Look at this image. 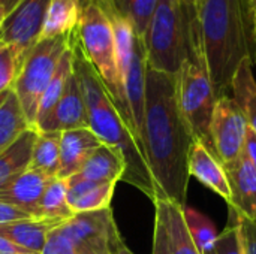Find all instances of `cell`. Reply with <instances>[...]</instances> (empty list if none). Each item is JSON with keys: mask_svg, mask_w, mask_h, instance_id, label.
Wrapping results in <instances>:
<instances>
[{"mask_svg": "<svg viewBox=\"0 0 256 254\" xmlns=\"http://www.w3.org/2000/svg\"><path fill=\"white\" fill-rule=\"evenodd\" d=\"M28 219H34V217L14 205L0 202V226L14 223V222H20V220H28Z\"/></svg>", "mask_w": 256, "mask_h": 254, "instance_id": "obj_34", "label": "cell"}, {"mask_svg": "<svg viewBox=\"0 0 256 254\" xmlns=\"http://www.w3.org/2000/svg\"><path fill=\"white\" fill-rule=\"evenodd\" d=\"M6 15H8V12H6V9L3 7V4L0 3V27H2V24H3V21H4V18H6Z\"/></svg>", "mask_w": 256, "mask_h": 254, "instance_id": "obj_40", "label": "cell"}, {"mask_svg": "<svg viewBox=\"0 0 256 254\" xmlns=\"http://www.w3.org/2000/svg\"><path fill=\"white\" fill-rule=\"evenodd\" d=\"M152 254H170L165 234L162 229V225L154 220V234H153V252Z\"/></svg>", "mask_w": 256, "mask_h": 254, "instance_id": "obj_35", "label": "cell"}, {"mask_svg": "<svg viewBox=\"0 0 256 254\" xmlns=\"http://www.w3.org/2000/svg\"><path fill=\"white\" fill-rule=\"evenodd\" d=\"M72 216L74 213L68 205V181L56 177L48 183L42 195L36 219L63 223Z\"/></svg>", "mask_w": 256, "mask_h": 254, "instance_id": "obj_26", "label": "cell"}, {"mask_svg": "<svg viewBox=\"0 0 256 254\" xmlns=\"http://www.w3.org/2000/svg\"><path fill=\"white\" fill-rule=\"evenodd\" d=\"M70 39L72 34L68 37L39 40L26 57L21 70L10 88L15 93L28 124L34 129L40 99L58 66L62 55L69 48Z\"/></svg>", "mask_w": 256, "mask_h": 254, "instance_id": "obj_7", "label": "cell"}, {"mask_svg": "<svg viewBox=\"0 0 256 254\" xmlns=\"http://www.w3.org/2000/svg\"><path fill=\"white\" fill-rule=\"evenodd\" d=\"M74 73V51L72 46L69 45V48L64 51V54L62 55L58 66L40 99L39 108H38V115H36V126L51 112V109L56 106V103L58 102V99L62 97L66 84L70 78V75Z\"/></svg>", "mask_w": 256, "mask_h": 254, "instance_id": "obj_27", "label": "cell"}, {"mask_svg": "<svg viewBox=\"0 0 256 254\" xmlns=\"http://www.w3.org/2000/svg\"><path fill=\"white\" fill-rule=\"evenodd\" d=\"M248 130L246 117L236 100L228 94L220 96L213 111L210 136L214 154L224 168L234 165L244 153Z\"/></svg>", "mask_w": 256, "mask_h": 254, "instance_id": "obj_8", "label": "cell"}, {"mask_svg": "<svg viewBox=\"0 0 256 254\" xmlns=\"http://www.w3.org/2000/svg\"><path fill=\"white\" fill-rule=\"evenodd\" d=\"M195 31L194 0H159L142 37L147 66L176 76L190 54Z\"/></svg>", "mask_w": 256, "mask_h": 254, "instance_id": "obj_4", "label": "cell"}, {"mask_svg": "<svg viewBox=\"0 0 256 254\" xmlns=\"http://www.w3.org/2000/svg\"><path fill=\"white\" fill-rule=\"evenodd\" d=\"M126 172V160L120 150L102 144L93 151L81 171L68 178L69 183H118Z\"/></svg>", "mask_w": 256, "mask_h": 254, "instance_id": "obj_18", "label": "cell"}, {"mask_svg": "<svg viewBox=\"0 0 256 254\" xmlns=\"http://www.w3.org/2000/svg\"><path fill=\"white\" fill-rule=\"evenodd\" d=\"M22 0H0V3L3 4V7L6 9V12L9 13V12H12L20 3H21Z\"/></svg>", "mask_w": 256, "mask_h": 254, "instance_id": "obj_39", "label": "cell"}, {"mask_svg": "<svg viewBox=\"0 0 256 254\" xmlns=\"http://www.w3.org/2000/svg\"><path fill=\"white\" fill-rule=\"evenodd\" d=\"M40 254H76V250L72 241L56 228L50 232Z\"/></svg>", "mask_w": 256, "mask_h": 254, "instance_id": "obj_32", "label": "cell"}, {"mask_svg": "<svg viewBox=\"0 0 256 254\" xmlns=\"http://www.w3.org/2000/svg\"><path fill=\"white\" fill-rule=\"evenodd\" d=\"M38 136V129L30 127L14 144L0 153V189L30 168L32 151Z\"/></svg>", "mask_w": 256, "mask_h": 254, "instance_id": "obj_22", "label": "cell"}, {"mask_svg": "<svg viewBox=\"0 0 256 254\" xmlns=\"http://www.w3.org/2000/svg\"><path fill=\"white\" fill-rule=\"evenodd\" d=\"M0 254H36L12 241H9L8 238L0 237Z\"/></svg>", "mask_w": 256, "mask_h": 254, "instance_id": "obj_36", "label": "cell"}, {"mask_svg": "<svg viewBox=\"0 0 256 254\" xmlns=\"http://www.w3.org/2000/svg\"><path fill=\"white\" fill-rule=\"evenodd\" d=\"M111 10L124 18L138 37H144L159 0H102Z\"/></svg>", "mask_w": 256, "mask_h": 254, "instance_id": "obj_28", "label": "cell"}, {"mask_svg": "<svg viewBox=\"0 0 256 254\" xmlns=\"http://www.w3.org/2000/svg\"><path fill=\"white\" fill-rule=\"evenodd\" d=\"M117 183H69L68 205L74 214L108 210Z\"/></svg>", "mask_w": 256, "mask_h": 254, "instance_id": "obj_19", "label": "cell"}, {"mask_svg": "<svg viewBox=\"0 0 256 254\" xmlns=\"http://www.w3.org/2000/svg\"><path fill=\"white\" fill-rule=\"evenodd\" d=\"M112 254H135V253H132V252L129 250V247L123 243V240H122V238H118V240L116 241V244L112 246Z\"/></svg>", "mask_w": 256, "mask_h": 254, "instance_id": "obj_38", "label": "cell"}, {"mask_svg": "<svg viewBox=\"0 0 256 254\" xmlns=\"http://www.w3.org/2000/svg\"><path fill=\"white\" fill-rule=\"evenodd\" d=\"M62 223L42 220V219H28L20 220L0 226V237L8 238L9 241L33 252L40 254L50 232L58 228Z\"/></svg>", "mask_w": 256, "mask_h": 254, "instance_id": "obj_20", "label": "cell"}, {"mask_svg": "<svg viewBox=\"0 0 256 254\" xmlns=\"http://www.w3.org/2000/svg\"><path fill=\"white\" fill-rule=\"evenodd\" d=\"M60 132H39L33 145L30 169L44 174L48 178H56L60 168Z\"/></svg>", "mask_w": 256, "mask_h": 254, "instance_id": "obj_25", "label": "cell"}, {"mask_svg": "<svg viewBox=\"0 0 256 254\" xmlns=\"http://www.w3.org/2000/svg\"><path fill=\"white\" fill-rule=\"evenodd\" d=\"M194 1H195V0H194Z\"/></svg>", "mask_w": 256, "mask_h": 254, "instance_id": "obj_46", "label": "cell"}, {"mask_svg": "<svg viewBox=\"0 0 256 254\" xmlns=\"http://www.w3.org/2000/svg\"><path fill=\"white\" fill-rule=\"evenodd\" d=\"M88 127L86 99L75 72L70 75L66 88L51 112L36 126L39 132H68Z\"/></svg>", "mask_w": 256, "mask_h": 254, "instance_id": "obj_11", "label": "cell"}, {"mask_svg": "<svg viewBox=\"0 0 256 254\" xmlns=\"http://www.w3.org/2000/svg\"><path fill=\"white\" fill-rule=\"evenodd\" d=\"M176 76L178 105L183 115L186 117L196 141H201L214 153L210 136V124L218 96L210 78L202 43L200 39L198 22L190 46V54Z\"/></svg>", "mask_w": 256, "mask_h": 254, "instance_id": "obj_6", "label": "cell"}, {"mask_svg": "<svg viewBox=\"0 0 256 254\" xmlns=\"http://www.w3.org/2000/svg\"><path fill=\"white\" fill-rule=\"evenodd\" d=\"M80 1L81 18L75 33L76 42L84 57L104 84L105 90L111 96L117 109L132 129V120L124 96V87L117 64V51L111 19L100 0Z\"/></svg>", "mask_w": 256, "mask_h": 254, "instance_id": "obj_5", "label": "cell"}, {"mask_svg": "<svg viewBox=\"0 0 256 254\" xmlns=\"http://www.w3.org/2000/svg\"><path fill=\"white\" fill-rule=\"evenodd\" d=\"M48 3L50 0H22L0 27V43L14 46L22 63L40 40Z\"/></svg>", "mask_w": 256, "mask_h": 254, "instance_id": "obj_10", "label": "cell"}, {"mask_svg": "<svg viewBox=\"0 0 256 254\" xmlns=\"http://www.w3.org/2000/svg\"><path fill=\"white\" fill-rule=\"evenodd\" d=\"M30 127L15 93L12 90L6 91L0 102V153Z\"/></svg>", "mask_w": 256, "mask_h": 254, "instance_id": "obj_24", "label": "cell"}, {"mask_svg": "<svg viewBox=\"0 0 256 254\" xmlns=\"http://www.w3.org/2000/svg\"><path fill=\"white\" fill-rule=\"evenodd\" d=\"M216 254H244L237 214L230 208V222L214 243Z\"/></svg>", "mask_w": 256, "mask_h": 254, "instance_id": "obj_31", "label": "cell"}, {"mask_svg": "<svg viewBox=\"0 0 256 254\" xmlns=\"http://www.w3.org/2000/svg\"><path fill=\"white\" fill-rule=\"evenodd\" d=\"M231 90L232 99L246 117L249 129L254 130L256 135V79L252 70L250 57L243 60L238 66L231 82Z\"/></svg>", "mask_w": 256, "mask_h": 254, "instance_id": "obj_23", "label": "cell"}, {"mask_svg": "<svg viewBox=\"0 0 256 254\" xmlns=\"http://www.w3.org/2000/svg\"><path fill=\"white\" fill-rule=\"evenodd\" d=\"M252 1H255V3H256V0H252Z\"/></svg>", "mask_w": 256, "mask_h": 254, "instance_id": "obj_45", "label": "cell"}, {"mask_svg": "<svg viewBox=\"0 0 256 254\" xmlns=\"http://www.w3.org/2000/svg\"><path fill=\"white\" fill-rule=\"evenodd\" d=\"M75 33L70 39V46L74 51V72L80 81L86 99L88 129L99 138L102 144L122 151L126 160V172L122 181L134 186L154 202L158 199V192L142 148L130 126L126 123L111 96L105 90L99 76L84 57L76 42Z\"/></svg>", "mask_w": 256, "mask_h": 254, "instance_id": "obj_2", "label": "cell"}, {"mask_svg": "<svg viewBox=\"0 0 256 254\" xmlns=\"http://www.w3.org/2000/svg\"><path fill=\"white\" fill-rule=\"evenodd\" d=\"M238 225H240V234H242V243L244 254H256V222L238 217Z\"/></svg>", "mask_w": 256, "mask_h": 254, "instance_id": "obj_33", "label": "cell"}, {"mask_svg": "<svg viewBox=\"0 0 256 254\" xmlns=\"http://www.w3.org/2000/svg\"><path fill=\"white\" fill-rule=\"evenodd\" d=\"M195 141L178 105L177 76L147 66L141 147L158 199L186 207L190 178L189 154Z\"/></svg>", "mask_w": 256, "mask_h": 254, "instance_id": "obj_1", "label": "cell"}, {"mask_svg": "<svg viewBox=\"0 0 256 254\" xmlns=\"http://www.w3.org/2000/svg\"><path fill=\"white\" fill-rule=\"evenodd\" d=\"M51 180L52 178L28 168L8 186L0 189V202L14 205L36 219L42 195Z\"/></svg>", "mask_w": 256, "mask_h": 254, "instance_id": "obj_17", "label": "cell"}, {"mask_svg": "<svg viewBox=\"0 0 256 254\" xmlns=\"http://www.w3.org/2000/svg\"><path fill=\"white\" fill-rule=\"evenodd\" d=\"M22 60L10 45L0 43V94L9 91L21 70Z\"/></svg>", "mask_w": 256, "mask_h": 254, "instance_id": "obj_30", "label": "cell"}, {"mask_svg": "<svg viewBox=\"0 0 256 254\" xmlns=\"http://www.w3.org/2000/svg\"><path fill=\"white\" fill-rule=\"evenodd\" d=\"M4 94H6V93H3V94H0V102H2V99L4 97Z\"/></svg>", "mask_w": 256, "mask_h": 254, "instance_id": "obj_42", "label": "cell"}, {"mask_svg": "<svg viewBox=\"0 0 256 254\" xmlns=\"http://www.w3.org/2000/svg\"><path fill=\"white\" fill-rule=\"evenodd\" d=\"M196 22L219 99L231 88L242 61L250 57L243 0H204L196 4Z\"/></svg>", "mask_w": 256, "mask_h": 254, "instance_id": "obj_3", "label": "cell"}, {"mask_svg": "<svg viewBox=\"0 0 256 254\" xmlns=\"http://www.w3.org/2000/svg\"><path fill=\"white\" fill-rule=\"evenodd\" d=\"M146 76H147L146 49H144L142 39L136 36L130 63L123 75V87H124L128 109H129L130 120H132V129L140 145H141L144 106H146Z\"/></svg>", "mask_w": 256, "mask_h": 254, "instance_id": "obj_12", "label": "cell"}, {"mask_svg": "<svg viewBox=\"0 0 256 254\" xmlns=\"http://www.w3.org/2000/svg\"><path fill=\"white\" fill-rule=\"evenodd\" d=\"M201 1H204V0H195V3L198 4V3H201Z\"/></svg>", "mask_w": 256, "mask_h": 254, "instance_id": "obj_44", "label": "cell"}, {"mask_svg": "<svg viewBox=\"0 0 256 254\" xmlns=\"http://www.w3.org/2000/svg\"><path fill=\"white\" fill-rule=\"evenodd\" d=\"M154 220L162 225L170 254H201L198 252L184 222L183 208L166 199H156Z\"/></svg>", "mask_w": 256, "mask_h": 254, "instance_id": "obj_16", "label": "cell"}, {"mask_svg": "<svg viewBox=\"0 0 256 254\" xmlns=\"http://www.w3.org/2000/svg\"><path fill=\"white\" fill-rule=\"evenodd\" d=\"M100 145L102 142L88 127L63 132L60 141V168L57 177L68 180L78 174L93 151Z\"/></svg>", "mask_w": 256, "mask_h": 254, "instance_id": "obj_15", "label": "cell"}, {"mask_svg": "<svg viewBox=\"0 0 256 254\" xmlns=\"http://www.w3.org/2000/svg\"><path fill=\"white\" fill-rule=\"evenodd\" d=\"M58 229L72 241L76 254H112L120 237L111 208L74 214Z\"/></svg>", "mask_w": 256, "mask_h": 254, "instance_id": "obj_9", "label": "cell"}, {"mask_svg": "<svg viewBox=\"0 0 256 254\" xmlns=\"http://www.w3.org/2000/svg\"><path fill=\"white\" fill-rule=\"evenodd\" d=\"M189 175L231 204V189L226 171L216 154L201 141H195L189 154Z\"/></svg>", "mask_w": 256, "mask_h": 254, "instance_id": "obj_14", "label": "cell"}, {"mask_svg": "<svg viewBox=\"0 0 256 254\" xmlns=\"http://www.w3.org/2000/svg\"><path fill=\"white\" fill-rule=\"evenodd\" d=\"M206 254H216V253H214V249H213L212 252H208V253H206Z\"/></svg>", "mask_w": 256, "mask_h": 254, "instance_id": "obj_43", "label": "cell"}, {"mask_svg": "<svg viewBox=\"0 0 256 254\" xmlns=\"http://www.w3.org/2000/svg\"><path fill=\"white\" fill-rule=\"evenodd\" d=\"M81 18V1L80 0H50L44 28L42 39L52 37H68L74 34L78 28Z\"/></svg>", "mask_w": 256, "mask_h": 254, "instance_id": "obj_21", "label": "cell"}, {"mask_svg": "<svg viewBox=\"0 0 256 254\" xmlns=\"http://www.w3.org/2000/svg\"><path fill=\"white\" fill-rule=\"evenodd\" d=\"M183 216H184V222L189 229V234L192 237V241L195 243L198 252L201 254L212 252L214 249L218 234L210 219H207L200 211L188 208V207L183 208Z\"/></svg>", "mask_w": 256, "mask_h": 254, "instance_id": "obj_29", "label": "cell"}, {"mask_svg": "<svg viewBox=\"0 0 256 254\" xmlns=\"http://www.w3.org/2000/svg\"><path fill=\"white\" fill-rule=\"evenodd\" d=\"M231 189V204L238 217L256 222V171L246 153L231 166L225 168Z\"/></svg>", "mask_w": 256, "mask_h": 254, "instance_id": "obj_13", "label": "cell"}, {"mask_svg": "<svg viewBox=\"0 0 256 254\" xmlns=\"http://www.w3.org/2000/svg\"><path fill=\"white\" fill-rule=\"evenodd\" d=\"M252 19H254V28H255V36H256V3L254 1L252 6Z\"/></svg>", "mask_w": 256, "mask_h": 254, "instance_id": "obj_41", "label": "cell"}, {"mask_svg": "<svg viewBox=\"0 0 256 254\" xmlns=\"http://www.w3.org/2000/svg\"><path fill=\"white\" fill-rule=\"evenodd\" d=\"M244 153L249 157L254 169L256 171V135L254 130H248V136H246V144H244Z\"/></svg>", "mask_w": 256, "mask_h": 254, "instance_id": "obj_37", "label": "cell"}]
</instances>
